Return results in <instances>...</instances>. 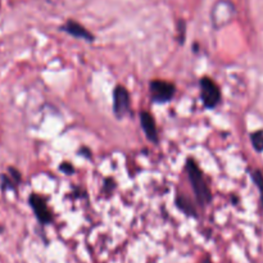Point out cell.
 Wrapping results in <instances>:
<instances>
[{"label": "cell", "mask_w": 263, "mask_h": 263, "mask_svg": "<svg viewBox=\"0 0 263 263\" xmlns=\"http://www.w3.org/2000/svg\"><path fill=\"white\" fill-rule=\"evenodd\" d=\"M236 15V7L231 0H217L211 9V21L216 30L230 25Z\"/></svg>", "instance_id": "7a4b0ae2"}, {"label": "cell", "mask_w": 263, "mask_h": 263, "mask_svg": "<svg viewBox=\"0 0 263 263\" xmlns=\"http://www.w3.org/2000/svg\"><path fill=\"white\" fill-rule=\"evenodd\" d=\"M199 263H213V262L210 257H204V258H202V261H200Z\"/></svg>", "instance_id": "9a60e30c"}, {"label": "cell", "mask_w": 263, "mask_h": 263, "mask_svg": "<svg viewBox=\"0 0 263 263\" xmlns=\"http://www.w3.org/2000/svg\"><path fill=\"white\" fill-rule=\"evenodd\" d=\"M185 170H186L187 179H189L190 185H192V189L194 192L198 204L202 205V207L210 204L213 199L212 192H211V187L208 185V182L205 181L204 174H203V171L198 166L194 158L186 159Z\"/></svg>", "instance_id": "6da1fadb"}, {"label": "cell", "mask_w": 263, "mask_h": 263, "mask_svg": "<svg viewBox=\"0 0 263 263\" xmlns=\"http://www.w3.org/2000/svg\"><path fill=\"white\" fill-rule=\"evenodd\" d=\"M139 117H140V126L141 128H143L144 134H145L146 139H148L151 143L158 144V128H157V123L153 116H152L148 110H141Z\"/></svg>", "instance_id": "ba28073f"}, {"label": "cell", "mask_w": 263, "mask_h": 263, "mask_svg": "<svg viewBox=\"0 0 263 263\" xmlns=\"http://www.w3.org/2000/svg\"><path fill=\"white\" fill-rule=\"evenodd\" d=\"M251 141L253 148L256 149L258 153L263 152V130L256 131V133L251 134Z\"/></svg>", "instance_id": "8fae6325"}, {"label": "cell", "mask_w": 263, "mask_h": 263, "mask_svg": "<svg viewBox=\"0 0 263 263\" xmlns=\"http://www.w3.org/2000/svg\"><path fill=\"white\" fill-rule=\"evenodd\" d=\"M176 205L179 207L180 211L185 213L187 216H192V217H197V211L193 207L192 203L186 199L185 197H179L176 199Z\"/></svg>", "instance_id": "30bf717a"}, {"label": "cell", "mask_w": 263, "mask_h": 263, "mask_svg": "<svg viewBox=\"0 0 263 263\" xmlns=\"http://www.w3.org/2000/svg\"><path fill=\"white\" fill-rule=\"evenodd\" d=\"M59 30L68 33V35H71L72 37L81 39V40L87 41V43H92V41L95 40V36L92 35L86 27H84L81 23H79L74 20H67L66 22L59 27Z\"/></svg>", "instance_id": "52a82bcc"}, {"label": "cell", "mask_w": 263, "mask_h": 263, "mask_svg": "<svg viewBox=\"0 0 263 263\" xmlns=\"http://www.w3.org/2000/svg\"><path fill=\"white\" fill-rule=\"evenodd\" d=\"M2 189L4 192L7 190H15L17 186H20L21 181H22V176H21L20 171L15 170L14 167H8L7 174L2 175Z\"/></svg>", "instance_id": "9c48e42d"}, {"label": "cell", "mask_w": 263, "mask_h": 263, "mask_svg": "<svg viewBox=\"0 0 263 263\" xmlns=\"http://www.w3.org/2000/svg\"><path fill=\"white\" fill-rule=\"evenodd\" d=\"M199 89H200V99H202L203 105L207 109H215L222 99L221 89L215 80L208 76H203L199 80Z\"/></svg>", "instance_id": "3957f363"}, {"label": "cell", "mask_w": 263, "mask_h": 263, "mask_svg": "<svg viewBox=\"0 0 263 263\" xmlns=\"http://www.w3.org/2000/svg\"><path fill=\"white\" fill-rule=\"evenodd\" d=\"M252 180L254 181V184L257 185V187L261 192V200H262V205H263V175L261 174V171H253L251 174Z\"/></svg>", "instance_id": "4fadbf2b"}, {"label": "cell", "mask_w": 263, "mask_h": 263, "mask_svg": "<svg viewBox=\"0 0 263 263\" xmlns=\"http://www.w3.org/2000/svg\"><path fill=\"white\" fill-rule=\"evenodd\" d=\"M177 40H179V44L185 43V37H186V22L184 20H179L177 22Z\"/></svg>", "instance_id": "7c38bea8"}, {"label": "cell", "mask_w": 263, "mask_h": 263, "mask_svg": "<svg viewBox=\"0 0 263 263\" xmlns=\"http://www.w3.org/2000/svg\"><path fill=\"white\" fill-rule=\"evenodd\" d=\"M176 86L174 82L164 81V80H152L149 82V94L153 103L164 104L174 99Z\"/></svg>", "instance_id": "277c9868"}, {"label": "cell", "mask_w": 263, "mask_h": 263, "mask_svg": "<svg viewBox=\"0 0 263 263\" xmlns=\"http://www.w3.org/2000/svg\"><path fill=\"white\" fill-rule=\"evenodd\" d=\"M113 115L117 120H122L130 113L131 98L130 92L123 85H117L113 89Z\"/></svg>", "instance_id": "8992f818"}, {"label": "cell", "mask_w": 263, "mask_h": 263, "mask_svg": "<svg viewBox=\"0 0 263 263\" xmlns=\"http://www.w3.org/2000/svg\"><path fill=\"white\" fill-rule=\"evenodd\" d=\"M28 204H30L32 212L35 213L36 220L41 225L46 226L53 222V212H51L48 202H46V199L43 195L37 194V193H32L28 197Z\"/></svg>", "instance_id": "5b68a950"}, {"label": "cell", "mask_w": 263, "mask_h": 263, "mask_svg": "<svg viewBox=\"0 0 263 263\" xmlns=\"http://www.w3.org/2000/svg\"><path fill=\"white\" fill-rule=\"evenodd\" d=\"M59 170L66 175H72L74 172V167L71 163H68V162H63L61 167H59Z\"/></svg>", "instance_id": "5bb4252c"}]
</instances>
